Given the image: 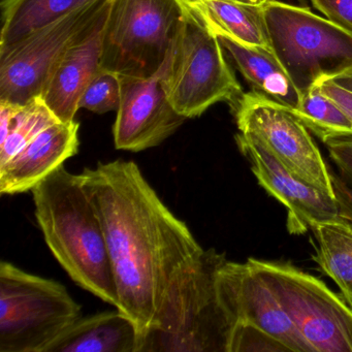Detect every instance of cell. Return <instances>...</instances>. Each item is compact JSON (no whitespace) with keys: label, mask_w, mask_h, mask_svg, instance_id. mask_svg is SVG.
<instances>
[{"label":"cell","mask_w":352,"mask_h":352,"mask_svg":"<svg viewBox=\"0 0 352 352\" xmlns=\"http://www.w3.org/2000/svg\"><path fill=\"white\" fill-rule=\"evenodd\" d=\"M80 317L63 284L1 261L0 352H47Z\"/></svg>","instance_id":"5b68a950"},{"label":"cell","mask_w":352,"mask_h":352,"mask_svg":"<svg viewBox=\"0 0 352 352\" xmlns=\"http://www.w3.org/2000/svg\"><path fill=\"white\" fill-rule=\"evenodd\" d=\"M181 1L184 3L185 5L188 6L193 11H197L201 7V3H203V0H181Z\"/></svg>","instance_id":"f546056e"},{"label":"cell","mask_w":352,"mask_h":352,"mask_svg":"<svg viewBox=\"0 0 352 352\" xmlns=\"http://www.w3.org/2000/svg\"><path fill=\"white\" fill-rule=\"evenodd\" d=\"M109 13L85 38L67 50L41 94L45 104L61 122L75 120L82 96L100 71Z\"/></svg>","instance_id":"9a60e30c"},{"label":"cell","mask_w":352,"mask_h":352,"mask_svg":"<svg viewBox=\"0 0 352 352\" xmlns=\"http://www.w3.org/2000/svg\"><path fill=\"white\" fill-rule=\"evenodd\" d=\"M91 1L96 0H3L0 47L9 46Z\"/></svg>","instance_id":"ffe728a7"},{"label":"cell","mask_w":352,"mask_h":352,"mask_svg":"<svg viewBox=\"0 0 352 352\" xmlns=\"http://www.w3.org/2000/svg\"><path fill=\"white\" fill-rule=\"evenodd\" d=\"M230 107L239 133L261 143L298 178L336 197L320 150L289 108L253 90L241 94Z\"/></svg>","instance_id":"30bf717a"},{"label":"cell","mask_w":352,"mask_h":352,"mask_svg":"<svg viewBox=\"0 0 352 352\" xmlns=\"http://www.w3.org/2000/svg\"><path fill=\"white\" fill-rule=\"evenodd\" d=\"M263 16L276 58L300 96L352 69V34L306 8L267 0Z\"/></svg>","instance_id":"277c9868"},{"label":"cell","mask_w":352,"mask_h":352,"mask_svg":"<svg viewBox=\"0 0 352 352\" xmlns=\"http://www.w3.org/2000/svg\"><path fill=\"white\" fill-rule=\"evenodd\" d=\"M311 352H352V308L322 280L289 261L249 258Z\"/></svg>","instance_id":"ba28073f"},{"label":"cell","mask_w":352,"mask_h":352,"mask_svg":"<svg viewBox=\"0 0 352 352\" xmlns=\"http://www.w3.org/2000/svg\"><path fill=\"white\" fill-rule=\"evenodd\" d=\"M224 52L236 69L258 92L289 109L296 108L300 96L273 51L243 46L226 36H218Z\"/></svg>","instance_id":"e0dca14e"},{"label":"cell","mask_w":352,"mask_h":352,"mask_svg":"<svg viewBox=\"0 0 352 352\" xmlns=\"http://www.w3.org/2000/svg\"><path fill=\"white\" fill-rule=\"evenodd\" d=\"M79 127L75 120L58 121L0 166V193L13 195L32 191L63 166L78 153Z\"/></svg>","instance_id":"5bb4252c"},{"label":"cell","mask_w":352,"mask_h":352,"mask_svg":"<svg viewBox=\"0 0 352 352\" xmlns=\"http://www.w3.org/2000/svg\"><path fill=\"white\" fill-rule=\"evenodd\" d=\"M226 254L204 250L173 278L140 352H228L234 323L219 298Z\"/></svg>","instance_id":"3957f363"},{"label":"cell","mask_w":352,"mask_h":352,"mask_svg":"<svg viewBox=\"0 0 352 352\" xmlns=\"http://www.w3.org/2000/svg\"><path fill=\"white\" fill-rule=\"evenodd\" d=\"M164 88L173 108L186 119L218 102L230 104L243 94L219 38L190 8L173 42Z\"/></svg>","instance_id":"8992f818"},{"label":"cell","mask_w":352,"mask_h":352,"mask_svg":"<svg viewBox=\"0 0 352 352\" xmlns=\"http://www.w3.org/2000/svg\"><path fill=\"white\" fill-rule=\"evenodd\" d=\"M121 96L120 75L100 67L84 91L80 100V109H86L96 114L118 111Z\"/></svg>","instance_id":"603a6c76"},{"label":"cell","mask_w":352,"mask_h":352,"mask_svg":"<svg viewBox=\"0 0 352 352\" xmlns=\"http://www.w3.org/2000/svg\"><path fill=\"white\" fill-rule=\"evenodd\" d=\"M32 192L36 221L55 258L78 285L117 309L104 228L82 174L60 166Z\"/></svg>","instance_id":"7a4b0ae2"},{"label":"cell","mask_w":352,"mask_h":352,"mask_svg":"<svg viewBox=\"0 0 352 352\" xmlns=\"http://www.w3.org/2000/svg\"><path fill=\"white\" fill-rule=\"evenodd\" d=\"M311 1L327 20L352 34V0H311Z\"/></svg>","instance_id":"d4e9b609"},{"label":"cell","mask_w":352,"mask_h":352,"mask_svg":"<svg viewBox=\"0 0 352 352\" xmlns=\"http://www.w3.org/2000/svg\"><path fill=\"white\" fill-rule=\"evenodd\" d=\"M311 232L317 243L313 261L352 308V221L339 217L315 224Z\"/></svg>","instance_id":"d6986e66"},{"label":"cell","mask_w":352,"mask_h":352,"mask_svg":"<svg viewBox=\"0 0 352 352\" xmlns=\"http://www.w3.org/2000/svg\"><path fill=\"white\" fill-rule=\"evenodd\" d=\"M331 177L340 216L352 221V187L339 175L331 173Z\"/></svg>","instance_id":"83f0119b"},{"label":"cell","mask_w":352,"mask_h":352,"mask_svg":"<svg viewBox=\"0 0 352 352\" xmlns=\"http://www.w3.org/2000/svg\"><path fill=\"white\" fill-rule=\"evenodd\" d=\"M220 300L232 323H248L285 344L292 352H311L271 288L248 263L226 259L217 274Z\"/></svg>","instance_id":"4fadbf2b"},{"label":"cell","mask_w":352,"mask_h":352,"mask_svg":"<svg viewBox=\"0 0 352 352\" xmlns=\"http://www.w3.org/2000/svg\"><path fill=\"white\" fill-rule=\"evenodd\" d=\"M141 344L135 321L116 309L80 317L47 352H140Z\"/></svg>","instance_id":"2e32d148"},{"label":"cell","mask_w":352,"mask_h":352,"mask_svg":"<svg viewBox=\"0 0 352 352\" xmlns=\"http://www.w3.org/2000/svg\"><path fill=\"white\" fill-rule=\"evenodd\" d=\"M42 96L22 107L12 118L3 139L0 140V166L17 155L45 129L58 122Z\"/></svg>","instance_id":"7402d4cb"},{"label":"cell","mask_w":352,"mask_h":352,"mask_svg":"<svg viewBox=\"0 0 352 352\" xmlns=\"http://www.w3.org/2000/svg\"><path fill=\"white\" fill-rule=\"evenodd\" d=\"M170 53L157 73L150 77L121 76L122 96L113 126L115 147L140 152L160 145L186 120L168 100L164 76Z\"/></svg>","instance_id":"8fae6325"},{"label":"cell","mask_w":352,"mask_h":352,"mask_svg":"<svg viewBox=\"0 0 352 352\" xmlns=\"http://www.w3.org/2000/svg\"><path fill=\"white\" fill-rule=\"evenodd\" d=\"M236 142L258 184L287 209L289 234H304L315 224L341 217L336 197L298 178L261 143L240 133Z\"/></svg>","instance_id":"7c38bea8"},{"label":"cell","mask_w":352,"mask_h":352,"mask_svg":"<svg viewBox=\"0 0 352 352\" xmlns=\"http://www.w3.org/2000/svg\"><path fill=\"white\" fill-rule=\"evenodd\" d=\"M261 7L239 0H203L195 12L216 36L272 51Z\"/></svg>","instance_id":"ac0fdd59"},{"label":"cell","mask_w":352,"mask_h":352,"mask_svg":"<svg viewBox=\"0 0 352 352\" xmlns=\"http://www.w3.org/2000/svg\"><path fill=\"white\" fill-rule=\"evenodd\" d=\"M228 352H292L267 331L248 323H234L228 339Z\"/></svg>","instance_id":"cb8c5ba5"},{"label":"cell","mask_w":352,"mask_h":352,"mask_svg":"<svg viewBox=\"0 0 352 352\" xmlns=\"http://www.w3.org/2000/svg\"><path fill=\"white\" fill-rule=\"evenodd\" d=\"M331 80L341 87L352 91V69H349V71L345 72L341 75L336 76V77L331 78Z\"/></svg>","instance_id":"f1b7e54d"},{"label":"cell","mask_w":352,"mask_h":352,"mask_svg":"<svg viewBox=\"0 0 352 352\" xmlns=\"http://www.w3.org/2000/svg\"><path fill=\"white\" fill-rule=\"evenodd\" d=\"M239 1H243V3H250V5L261 6L263 3H267V0H239Z\"/></svg>","instance_id":"4dcf8cb0"},{"label":"cell","mask_w":352,"mask_h":352,"mask_svg":"<svg viewBox=\"0 0 352 352\" xmlns=\"http://www.w3.org/2000/svg\"><path fill=\"white\" fill-rule=\"evenodd\" d=\"M82 176L104 228L117 309L135 321L143 340L173 278L204 249L135 162L98 164Z\"/></svg>","instance_id":"6da1fadb"},{"label":"cell","mask_w":352,"mask_h":352,"mask_svg":"<svg viewBox=\"0 0 352 352\" xmlns=\"http://www.w3.org/2000/svg\"><path fill=\"white\" fill-rule=\"evenodd\" d=\"M316 86L343 110L352 122V91L341 87L331 79L321 80Z\"/></svg>","instance_id":"4316f807"},{"label":"cell","mask_w":352,"mask_h":352,"mask_svg":"<svg viewBox=\"0 0 352 352\" xmlns=\"http://www.w3.org/2000/svg\"><path fill=\"white\" fill-rule=\"evenodd\" d=\"M324 145L345 181L352 183V135L327 140Z\"/></svg>","instance_id":"484cf974"},{"label":"cell","mask_w":352,"mask_h":352,"mask_svg":"<svg viewBox=\"0 0 352 352\" xmlns=\"http://www.w3.org/2000/svg\"><path fill=\"white\" fill-rule=\"evenodd\" d=\"M292 112L324 143L333 138L352 135V122L341 108L317 86L300 96Z\"/></svg>","instance_id":"44dd1931"},{"label":"cell","mask_w":352,"mask_h":352,"mask_svg":"<svg viewBox=\"0 0 352 352\" xmlns=\"http://www.w3.org/2000/svg\"><path fill=\"white\" fill-rule=\"evenodd\" d=\"M188 8L181 0H113L100 67L133 77L157 73Z\"/></svg>","instance_id":"52a82bcc"},{"label":"cell","mask_w":352,"mask_h":352,"mask_svg":"<svg viewBox=\"0 0 352 352\" xmlns=\"http://www.w3.org/2000/svg\"><path fill=\"white\" fill-rule=\"evenodd\" d=\"M113 0H96L0 47V100L24 104L41 96L65 53L110 11Z\"/></svg>","instance_id":"9c48e42d"}]
</instances>
